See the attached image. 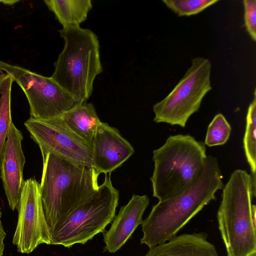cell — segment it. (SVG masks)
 Here are the masks:
<instances>
[{"instance_id": "cell-6", "label": "cell", "mask_w": 256, "mask_h": 256, "mask_svg": "<svg viewBox=\"0 0 256 256\" xmlns=\"http://www.w3.org/2000/svg\"><path fill=\"white\" fill-rule=\"evenodd\" d=\"M119 192L112 186L110 174L93 196L78 207L64 223L50 236V244L70 248L84 244L96 234L105 232L116 216Z\"/></svg>"}, {"instance_id": "cell-14", "label": "cell", "mask_w": 256, "mask_h": 256, "mask_svg": "<svg viewBox=\"0 0 256 256\" xmlns=\"http://www.w3.org/2000/svg\"><path fill=\"white\" fill-rule=\"evenodd\" d=\"M144 256H219L204 232L183 234L150 248Z\"/></svg>"}, {"instance_id": "cell-15", "label": "cell", "mask_w": 256, "mask_h": 256, "mask_svg": "<svg viewBox=\"0 0 256 256\" xmlns=\"http://www.w3.org/2000/svg\"><path fill=\"white\" fill-rule=\"evenodd\" d=\"M61 117L74 132L92 146L96 132L101 122L92 103L84 102Z\"/></svg>"}, {"instance_id": "cell-1", "label": "cell", "mask_w": 256, "mask_h": 256, "mask_svg": "<svg viewBox=\"0 0 256 256\" xmlns=\"http://www.w3.org/2000/svg\"><path fill=\"white\" fill-rule=\"evenodd\" d=\"M217 158L207 156L200 176L191 186L152 206L141 224L140 244L150 248L176 236L206 205L216 200V192L224 186Z\"/></svg>"}, {"instance_id": "cell-9", "label": "cell", "mask_w": 256, "mask_h": 256, "mask_svg": "<svg viewBox=\"0 0 256 256\" xmlns=\"http://www.w3.org/2000/svg\"><path fill=\"white\" fill-rule=\"evenodd\" d=\"M24 125L38 146L42 158L50 152L73 163L93 167L92 146L74 132L61 116L44 120L30 118Z\"/></svg>"}, {"instance_id": "cell-13", "label": "cell", "mask_w": 256, "mask_h": 256, "mask_svg": "<svg viewBox=\"0 0 256 256\" xmlns=\"http://www.w3.org/2000/svg\"><path fill=\"white\" fill-rule=\"evenodd\" d=\"M149 202L147 195L134 194L128 203L120 207L110 228L103 232L106 244L104 252L115 253L126 242L138 226L142 224V216Z\"/></svg>"}, {"instance_id": "cell-24", "label": "cell", "mask_w": 256, "mask_h": 256, "mask_svg": "<svg viewBox=\"0 0 256 256\" xmlns=\"http://www.w3.org/2000/svg\"><path fill=\"white\" fill-rule=\"evenodd\" d=\"M256 256V254H252V255H251V256Z\"/></svg>"}, {"instance_id": "cell-5", "label": "cell", "mask_w": 256, "mask_h": 256, "mask_svg": "<svg viewBox=\"0 0 256 256\" xmlns=\"http://www.w3.org/2000/svg\"><path fill=\"white\" fill-rule=\"evenodd\" d=\"M59 32L64 46L50 77L75 98L86 102L96 77L102 72L98 36L80 26L62 27Z\"/></svg>"}, {"instance_id": "cell-4", "label": "cell", "mask_w": 256, "mask_h": 256, "mask_svg": "<svg viewBox=\"0 0 256 256\" xmlns=\"http://www.w3.org/2000/svg\"><path fill=\"white\" fill-rule=\"evenodd\" d=\"M207 156L204 144L189 134L168 137L153 151V196L162 201L188 188L200 176Z\"/></svg>"}, {"instance_id": "cell-20", "label": "cell", "mask_w": 256, "mask_h": 256, "mask_svg": "<svg viewBox=\"0 0 256 256\" xmlns=\"http://www.w3.org/2000/svg\"><path fill=\"white\" fill-rule=\"evenodd\" d=\"M218 0H162V2L178 16L198 14Z\"/></svg>"}, {"instance_id": "cell-2", "label": "cell", "mask_w": 256, "mask_h": 256, "mask_svg": "<svg viewBox=\"0 0 256 256\" xmlns=\"http://www.w3.org/2000/svg\"><path fill=\"white\" fill-rule=\"evenodd\" d=\"M40 196L50 236L98 188V174L92 166L73 163L49 152L42 158Z\"/></svg>"}, {"instance_id": "cell-23", "label": "cell", "mask_w": 256, "mask_h": 256, "mask_svg": "<svg viewBox=\"0 0 256 256\" xmlns=\"http://www.w3.org/2000/svg\"><path fill=\"white\" fill-rule=\"evenodd\" d=\"M6 75L7 74L0 69V82Z\"/></svg>"}, {"instance_id": "cell-11", "label": "cell", "mask_w": 256, "mask_h": 256, "mask_svg": "<svg viewBox=\"0 0 256 256\" xmlns=\"http://www.w3.org/2000/svg\"><path fill=\"white\" fill-rule=\"evenodd\" d=\"M92 150L93 168L98 175L110 174L134 152L132 146L117 128L102 122L94 136Z\"/></svg>"}, {"instance_id": "cell-16", "label": "cell", "mask_w": 256, "mask_h": 256, "mask_svg": "<svg viewBox=\"0 0 256 256\" xmlns=\"http://www.w3.org/2000/svg\"><path fill=\"white\" fill-rule=\"evenodd\" d=\"M62 27L80 26L92 7L91 0H44Z\"/></svg>"}, {"instance_id": "cell-10", "label": "cell", "mask_w": 256, "mask_h": 256, "mask_svg": "<svg viewBox=\"0 0 256 256\" xmlns=\"http://www.w3.org/2000/svg\"><path fill=\"white\" fill-rule=\"evenodd\" d=\"M17 208L18 222L12 238L17 250L22 254H30L40 244H50L40 184L35 178L24 181Z\"/></svg>"}, {"instance_id": "cell-19", "label": "cell", "mask_w": 256, "mask_h": 256, "mask_svg": "<svg viewBox=\"0 0 256 256\" xmlns=\"http://www.w3.org/2000/svg\"><path fill=\"white\" fill-rule=\"evenodd\" d=\"M231 130V126L224 116L222 114H216L208 127L204 144L211 147L225 144Z\"/></svg>"}, {"instance_id": "cell-18", "label": "cell", "mask_w": 256, "mask_h": 256, "mask_svg": "<svg viewBox=\"0 0 256 256\" xmlns=\"http://www.w3.org/2000/svg\"><path fill=\"white\" fill-rule=\"evenodd\" d=\"M14 80L6 75L0 82V168L10 123L11 90Z\"/></svg>"}, {"instance_id": "cell-8", "label": "cell", "mask_w": 256, "mask_h": 256, "mask_svg": "<svg viewBox=\"0 0 256 256\" xmlns=\"http://www.w3.org/2000/svg\"><path fill=\"white\" fill-rule=\"evenodd\" d=\"M0 69L17 83L26 94L30 118L44 120L60 117L84 103L69 94L51 77L2 60Z\"/></svg>"}, {"instance_id": "cell-22", "label": "cell", "mask_w": 256, "mask_h": 256, "mask_svg": "<svg viewBox=\"0 0 256 256\" xmlns=\"http://www.w3.org/2000/svg\"><path fill=\"white\" fill-rule=\"evenodd\" d=\"M2 215V214L0 208V256L3 255L4 249V239L6 236L1 220Z\"/></svg>"}, {"instance_id": "cell-17", "label": "cell", "mask_w": 256, "mask_h": 256, "mask_svg": "<svg viewBox=\"0 0 256 256\" xmlns=\"http://www.w3.org/2000/svg\"><path fill=\"white\" fill-rule=\"evenodd\" d=\"M244 148L251 170V177L256 182V90L250 104L246 116V127L244 137Z\"/></svg>"}, {"instance_id": "cell-3", "label": "cell", "mask_w": 256, "mask_h": 256, "mask_svg": "<svg viewBox=\"0 0 256 256\" xmlns=\"http://www.w3.org/2000/svg\"><path fill=\"white\" fill-rule=\"evenodd\" d=\"M256 186L250 174L238 169L223 187L217 218L227 256L256 254Z\"/></svg>"}, {"instance_id": "cell-21", "label": "cell", "mask_w": 256, "mask_h": 256, "mask_svg": "<svg viewBox=\"0 0 256 256\" xmlns=\"http://www.w3.org/2000/svg\"><path fill=\"white\" fill-rule=\"evenodd\" d=\"M246 29L252 40L256 41V0H243Z\"/></svg>"}, {"instance_id": "cell-7", "label": "cell", "mask_w": 256, "mask_h": 256, "mask_svg": "<svg viewBox=\"0 0 256 256\" xmlns=\"http://www.w3.org/2000/svg\"><path fill=\"white\" fill-rule=\"evenodd\" d=\"M212 64L197 57L172 90L153 106L154 120L185 127L190 116L197 112L206 94L212 89Z\"/></svg>"}, {"instance_id": "cell-12", "label": "cell", "mask_w": 256, "mask_h": 256, "mask_svg": "<svg viewBox=\"0 0 256 256\" xmlns=\"http://www.w3.org/2000/svg\"><path fill=\"white\" fill-rule=\"evenodd\" d=\"M20 130L10 123L0 164V178L10 208H17L24 183L23 170L26 158Z\"/></svg>"}]
</instances>
